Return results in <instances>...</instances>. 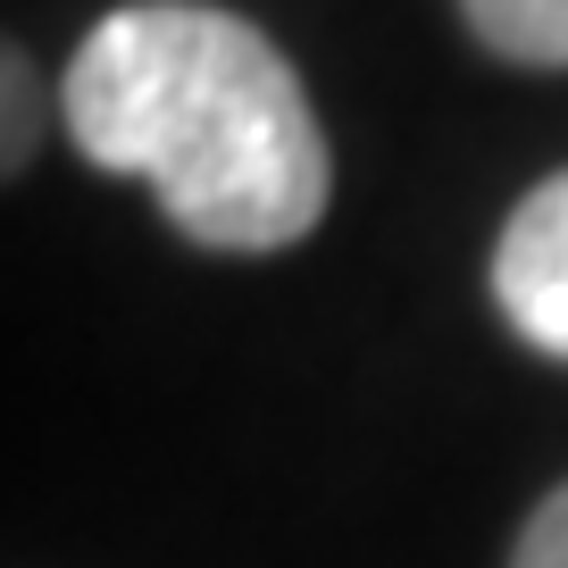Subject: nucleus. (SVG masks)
I'll return each mask as SVG.
<instances>
[{
  "instance_id": "obj_1",
  "label": "nucleus",
  "mask_w": 568,
  "mask_h": 568,
  "mask_svg": "<svg viewBox=\"0 0 568 568\" xmlns=\"http://www.w3.org/2000/svg\"><path fill=\"white\" fill-rule=\"evenodd\" d=\"M59 118L92 168L151 184L201 251H284L335 193L293 59L234 9H109L68 59Z\"/></svg>"
},
{
  "instance_id": "obj_2",
  "label": "nucleus",
  "mask_w": 568,
  "mask_h": 568,
  "mask_svg": "<svg viewBox=\"0 0 568 568\" xmlns=\"http://www.w3.org/2000/svg\"><path fill=\"white\" fill-rule=\"evenodd\" d=\"M494 293H501V318L535 352L568 359V168L510 210V226L494 243Z\"/></svg>"
},
{
  "instance_id": "obj_3",
  "label": "nucleus",
  "mask_w": 568,
  "mask_h": 568,
  "mask_svg": "<svg viewBox=\"0 0 568 568\" xmlns=\"http://www.w3.org/2000/svg\"><path fill=\"white\" fill-rule=\"evenodd\" d=\"M485 51L510 68H568V0H460Z\"/></svg>"
},
{
  "instance_id": "obj_4",
  "label": "nucleus",
  "mask_w": 568,
  "mask_h": 568,
  "mask_svg": "<svg viewBox=\"0 0 568 568\" xmlns=\"http://www.w3.org/2000/svg\"><path fill=\"white\" fill-rule=\"evenodd\" d=\"M42 125H51V92L34 84L18 42H0V184L42 151Z\"/></svg>"
},
{
  "instance_id": "obj_5",
  "label": "nucleus",
  "mask_w": 568,
  "mask_h": 568,
  "mask_svg": "<svg viewBox=\"0 0 568 568\" xmlns=\"http://www.w3.org/2000/svg\"><path fill=\"white\" fill-rule=\"evenodd\" d=\"M510 568H568V485L535 501V518H527V535H518Z\"/></svg>"
}]
</instances>
